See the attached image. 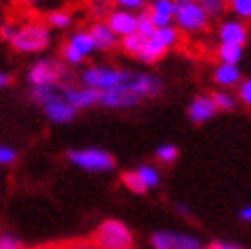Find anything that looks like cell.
<instances>
[{"mask_svg":"<svg viewBox=\"0 0 251 249\" xmlns=\"http://www.w3.org/2000/svg\"><path fill=\"white\" fill-rule=\"evenodd\" d=\"M164 80L155 74L135 72L127 82H123L106 92H100L98 104L112 110H129L139 106L147 98H157L164 92Z\"/></svg>","mask_w":251,"mask_h":249,"instance_id":"cell-1","label":"cell"},{"mask_svg":"<svg viewBox=\"0 0 251 249\" xmlns=\"http://www.w3.org/2000/svg\"><path fill=\"white\" fill-rule=\"evenodd\" d=\"M68 78H70L68 64L64 59H55V57H39L37 61H33V66L27 72V82L31 88L66 84Z\"/></svg>","mask_w":251,"mask_h":249,"instance_id":"cell-2","label":"cell"},{"mask_svg":"<svg viewBox=\"0 0 251 249\" xmlns=\"http://www.w3.org/2000/svg\"><path fill=\"white\" fill-rule=\"evenodd\" d=\"M135 72L131 70H123V68H115V66H106V64H98V66H90L80 74V84L86 88H94L98 92H106L115 86L127 82Z\"/></svg>","mask_w":251,"mask_h":249,"instance_id":"cell-3","label":"cell"},{"mask_svg":"<svg viewBox=\"0 0 251 249\" xmlns=\"http://www.w3.org/2000/svg\"><path fill=\"white\" fill-rule=\"evenodd\" d=\"M94 245L98 249H133L135 235L119 219H106L94 231Z\"/></svg>","mask_w":251,"mask_h":249,"instance_id":"cell-4","label":"cell"},{"mask_svg":"<svg viewBox=\"0 0 251 249\" xmlns=\"http://www.w3.org/2000/svg\"><path fill=\"white\" fill-rule=\"evenodd\" d=\"M10 45L19 53H41L51 45V29L45 23H27L19 27Z\"/></svg>","mask_w":251,"mask_h":249,"instance_id":"cell-5","label":"cell"},{"mask_svg":"<svg viewBox=\"0 0 251 249\" xmlns=\"http://www.w3.org/2000/svg\"><path fill=\"white\" fill-rule=\"evenodd\" d=\"M208 15L198 0H176V29L186 35H198L208 29Z\"/></svg>","mask_w":251,"mask_h":249,"instance_id":"cell-6","label":"cell"},{"mask_svg":"<svg viewBox=\"0 0 251 249\" xmlns=\"http://www.w3.org/2000/svg\"><path fill=\"white\" fill-rule=\"evenodd\" d=\"M68 161L78 170L90 172V174H106L115 170V157L108 153L106 149L100 147H82V149H72L68 153Z\"/></svg>","mask_w":251,"mask_h":249,"instance_id":"cell-7","label":"cell"},{"mask_svg":"<svg viewBox=\"0 0 251 249\" xmlns=\"http://www.w3.org/2000/svg\"><path fill=\"white\" fill-rule=\"evenodd\" d=\"M178 41H180V31L176 29V25H172V27H161L145 41V45L141 49V53L137 55V59H139L141 64L151 66V64H155V61H159L161 57H164L170 49H174L176 45H178Z\"/></svg>","mask_w":251,"mask_h":249,"instance_id":"cell-8","label":"cell"},{"mask_svg":"<svg viewBox=\"0 0 251 249\" xmlns=\"http://www.w3.org/2000/svg\"><path fill=\"white\" fill-rule=\"evenodd\" d=\"M106 23L121 39H125V37L137 33L139 12H131V10H125V8H112L106 15Z\"/></svg>","mask_w":251,"mask_h":249,"instance_id":"cell-9","label":"cell"},{"mask_svg":"<svg viewBox=\"0 0 251 249\" xmlns=\"http://www.w3.org/2000/svg\"><path fill=\"white\" fill-rule=\"evenodd\" d=\"M41 108H43L47 121L53 123V124H68V123H72L74 119L78 117V108L70 104L66 94H61V96L53 98V100H49Z\"/></svg>","mask_w":251,"mask_h":249,"instance_id":"cell-10","label":"cell"},{"mask_svg":"<svg viewBox=\"0 0 251 249\" xmlns=\"http://www.w3.org/2000/svg\"><path fill=\"white\" fill-rule=\"evenodd\" d=\"M219 113V106L215 102L212 94H198L192 98V102L188 104V119L194 124H204L212 121Z\"/></svg>","mask_w":251,"mask_h":249,"instance_id":"cell-11","label":"cell"},{"mask_svg":"<svg viewBox=\"0 0 251 249\" xmlns=\"http://www.w3.org/2000/svg\"><path fill=\"white\" fill-rule=\"evenodd\" d=\"M217 37H219L221 43L245 47L247 41H249V29H247V25L239 19H227V21H223L219 25Z\"/></svg>","mask_w":251,"mask_h":249,"instance_id":"cell-12","label":"cell"},{"mask_svg":"<svg viewBox=\"0 0 251 249\" xmlns=\"http://www.w3.org/2000/svg\"><path fill=\"white\" fill-rule=\"evenodd\" d=\"M147 15L157 29L172 27L176 21V0H151Z\"/></svg>","mask_w":251,"mask_h":249,"instance_id":"cell-13","label":"cell"},{"mask_svg":"<svg viewBox=\"0 0 251 249\" xmlns=\"http://www.w3.org/2000/svg\"><path fill=\"white\" fill-rule=\"evenodd\" d=\"M94 39V45H96V51H112L115 47H119V39L121 37L108 27L106 21H96L92 23V27L88 29Z\"/></svg>","mask_w":251,"mask_h":249,"instance_id":"cell-14","label":"cell"},{"mask_svg":"<svg viewBox=\"0 0 251 249\" xmlns=\"http://www.w3.org/2000/svg\"><path fill=\"white\" fill-rule=\"evenodd\" d=\"M64 94H66V98L70 100V104L76 106L78 110L92 108L100 100V92L94 90V88H86V86H68L66 84Z\"/></svg>","mask_w":251,"mask_h":249,"instance_id":"cell-15","label":"cell"},{"mask_svg":"<svg viewBox=\"0 0 251 249\" xmlns=\"http://www.w3.org/2000/svg\"><path fill=\"white\" fill-rule=\"evenodd\" d=\"M212 80L217 86H221L223 90L233 88V86H239L243 82V74L239 66H229V64H219L212 72Z\"/></svg>","mask_w":251,"mask_h":249,"instance_id":"cell-16","label":"cell"},{"mask_svg":"<svg viewBox=\"0 0 251 249\" xmlns=\"http://www.w3.org/2000/svg\"><path fill=\"white\" fill-rule=\"evenodd\" d=\"M66 45H70L74 51H76L80 57L88 59L94 51H96V45H94V39L88 29H78L74 31L68 39H66Z\"/></svg>","mask_w":251,"mask_h":249,"instance_id":"cell-17","label":"cell"},{"mask_svg":"<svg viewBox=\"0 0 251 249\" xmlns=\"http://www.w3.org/2000/svg\"><path fill=\"white\" fill-rule=\"evenodd\" d=\"M64 88H66V84H57V86H39V88H31L29 92V98L35 102V104H47L49 100H53V98L61 96L64 94Z\"/></svg>","mask_w":251,"mask_h":249,"instance_id":"cell-18","label":"cell"},{"mask_svg":"<svg viewBox=\"0 0 251 249\" xmlns=\"http://www.w3.org/2000/svg\"><path fill=\"white\" fill-rule=\"evenodd\" d=\"M245 53V47L241 45H227V43H221L217 49V57L221 64H229V66H239L241 59Z\"/></svg>","mask_w":251,"mask_h":249,"instance_id":"cell-19","label":"cell"},{"mask_svg":"<svg viewBox=\"0 0 251 249\" xmlns=\"http://www.w3.org/2000/svg\"><path fill=\"white\" fill-rule=\"evenodd\" d=\"M137 176L141 178V182L147 186V190H153L161 184V174L155 166H149V164H141L139 168H135Z\"/></svg>","mask_w":251,"mask_h":249,"instance_id":"cell-20","label":"cell"},{"mask_svg":"<svg viewBox=\"0 0 251 249\" xmlns=\"http://www.w3.org/2000/svg\"><path fill=\"white\" fill-rule=\"evenodd\" d=\"M72 23H74V15L70 10H51L47 15V25L53 29H59V31L70 29Z\"/></svg>","mask_w":251,"mask_h":249,"instance_id":"cell-21","label":"cell"},{"mask_svg":"<svg viewBox=\"0 0 251 249\" xmlns=\"http://www.w3.org/2000/svg\"><path fill=\"white\" fill-rule=\"evenodd\" d=\"M229 12L243 23L251 21V0H227Z\"/></svg>","mask_w":251,"mask_h":249,"instance_id":"cell-22","label":"cell"},{"mask_svg":"<svg viewBox=\"0 0 251 249\" xmlns=\"http://www.w3.org/2000/svg\"><path fill=\"white\" fill-rule=\"evenodd\" d=\"M121 182H123L125 188H127L129 192H133V194H145V192H149V190H147V186L141 182V178L137 176V172H135V170L125 172L123 176H121Z\"/></svg>","mask_w":251,"mask_h":249,"instance_id":"cell-23","label":"cell"},{"mask_svg":"<svg viewBox=\"0 0 251 249\" xmlns=\"http://www.w3.org/2000/svg\"><path fill=\"white\" fill-rule=\"evenodd\" d=\"M149 243L153 249H176V231H155Z\"/></svg>","mask_w":251,"mask_h":249,"instance_id":"cell-24","label":"cell"},{"mask_svg":"<svg viewBox=\"0 0 251 249\" xmlns=\"http://www.w3.org/2000/svg\"><path fill=\"white\" fill-rule=\"evenodd\" d=\"M178 155H180V149H178V145H174V143H161L155 149V159L159 161V164H164V166L174 164V161L178 159Z\"/></svg>","mask_w":251,"mask_h":249,"instance_id":"cell-25","label":"cell"},{"mask_svg":"<svg viewBox=\"0 0 251 249\" xmlns=\"http://www.w3.org/2000/svg\"><path fill=\"white\" fill-rule=\"evenodd\" d=\"M145 37H141L139 33H133L129 37H125V39H121V47H123V51L125 53H129V55H139L141 53V49L145 45Z\"/></svg>","mask_w":251,"mask_h":249,"instance_id":"cell-26","label":"cell"},{"mask_svg":"<svg viewBox=\"0 0 251 249\" xmlns=\"http://www.w3.org/2000/svg\"><path fill=\"white\" fill-rule=\"evenodd\" d=\"M212 98H215L219 110H225V113H231V110H235L237 108V100H239V98H235L227 90H217L215 94H212Z\"/></svg>","mask_w":251,"mask_h":249,"instance_id":"cell-27","label":"cell"},{"mask_svg":"<svg viewBox=\"0 0 251 249\" xmlns=\"http://www.w3.org/2000/svg\"><path fill=\"white\" fill-rule=\"evenodd\" d=\"M198 2L204 8L208 19H219L227 8V0H198Z\"/></svg>","mask_w":251,"mask_h":249,"instance_id":"cell-28","label":"cell"},{"mask_svg":"<svg viewBox=\"0 0 251 249\" xmlns=\"http://www.w3.org/2000/svg\"><path fill=\"white\" fill-rule=\"evenodd\" d=\"M155 31H157V27L151 23V19H149L147 10H141L139 12V25H137V33H139L141 37H145V39H149Z\"/></svg>","mask_w":251,"mask_h":249,"instance_id":"cell-29","label":"cell"},{"mask_svg":"<svg viewBox=\"0 0 251 249\" xmlns=\"http://www.w3.org/2000/svg\"><path fill=\"white\" fill-rule=\"evenodd\" d=\"M17 159H19V153L15 147L0 143V166H12Z\"/></svg>","mask_w":251,"mask_h":249,"instance_id":"cell-30","label":"cell"},{"mask_svg":"<svg viewBox=\"0 0 251 249\" xmlns=\"http://www.w3.org/2000/svg\"><path fill=\"white\" fill-rule=\"evenodd\" d=\"M117 4V8H125V10H131V12H141L145 8L147 0H112Z\"/></svg>","mask_w":251,"mask_h":249,"instance_id":"cell-31","label":"cell"},{"mask_svg":"<svg viewBox=\"0 0 251 249\" xmlns=\"http://www.w3.org/2000/svg\"><path fill=\"white\" fill-rule=\"evenodd\" d=\"M237 98H239L245 106H251V78L243 80L239 86H237Z\"/></svg>","mask_w":251,"mask_h":249,"instance_id":"cell-32","label":"cell"},{"mask_svg":"<svg viewBox=\"0 0 251 249\" xmlns=\"http://www.w3.org/2000/svg\"><path fill=\"white\" fill-rule=\"evenodd\" d=\"M0 249H23L21 239L10 233H0Z\"/></svg>","mask_w":251,"mask_h":249,"instance_id":"cell-33","label":"cell"},{"mask_svg":"<svg viewBox=\"0 0 251 249\" xmlns=\"http://www.w3.org/2000/svg\"><path fill=\"white\" fill-rule=\"evenodd\" d=\"M17 31H19V27H17V25H12V23H4L2 27H0V37H2L4 41L12 43V39H15Z\"/></svg>","mask_w":251,"mask_h":249,"instance_id":"cell-34","label":"cell"},{"mask_svg":"<svg viewBox=\"0 0 251 249\" xmlns=\"http://www.w3.org/2000/svg\"><path fill=\"white\" fill-rule=\"evenodd\" d=\"M55 249H98L94 243H70L64 247H55Z\"/></svg>","mask_w":251,"mask_h":249,"instance_id":"cell-35","label":"cell"},{"mask_svg":"<svg viewBox=\"0 0 251 249\" xmlns=\"http://www.w3.org/2000/svg\"><path fill=\"white\" fill-rule=\"evenodd\" d=\"M10 82H12L10 74H6V72H0V90L8 88V86H10Z\"/></svg>","mask_w":251,"mask_h":249,"instance_id":"cell-36","label":"cell"},{"mask_svg":"<svg viewBox=\"0 0 251 249\" xmlns=\"http://www.w3.org/2000/svg\"><path fill=\"white\" fill-rule=\"evenodd\" d=\"M239 219L245 221V223H251V204H247L239 210Z\"/></svg>","mask_w":251,"mask_h":249,"instance_id":"cell-37","label":"cell"},{"mask_svg":"<svg viewBox=\"0 0 251 249\" xmlns=\"http://www.w3.org/2000/svg\"><path fill=\"white\" fill-rule=\"evenodd\" d=\"M176 208H178V210H180V213H182V215H184V213H186V215H190V208H188V206H184V204H178V206H176Z\"/></svg>","mask_w":251,"mask_h":249,"instance_id":"cell-38","label":"cell"},{"mask_svg":"<svg viewBox=\"0 0 251 249\" xmlns=\"http://www.w3.org/2000/svg\"><path fill=\"white\" fill-rule=\"evenodd\" d=\"M94 4H98V6H104V4H108V2H112V0H92Z\"/></svg>","mask_w":251,"mask_h":249,"instance_id":"cell-39","label":"cell"},{"mask_svg":"<svg viewBox=\"0 0 251 249\" xmlns=\"http://www.w3.org/2000/svg\"><path fill=\"white\" fill-rule=\"evenodd\" d=\"M27 2H29V4H41L43 0H27Z\"/></svg>","mask_w":251,"mask_h":249,"instance_id":"cell-40","label":"cell"},{"mask_svg":"<svg viewBox=\"0 0 251 249\" xmlns=\"http://www.w3.org/2000/svg\"><path fill=\"white\" fill-rule=\"evenodd\" d=\"M204 249H206V247H204Z\"/></svg>","mask_w":251,"mask_h":249,"instance_id":"cell-41","label":"cell"}]
</instances>
